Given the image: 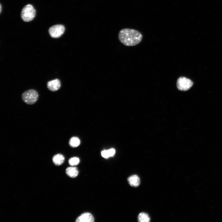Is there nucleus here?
I'll return each mask as SVG.
<instances>
[{"instance_id":"f257e3e1","label":"nucleus","mask_w":222,"mask_h":222,"mask_svg":"<svg viewBox=\"0 0 222 222\" xmlns=\"http://www.w3.org/2000/svg\"><path fill=\"white\" fill-rule=\"evenodd\" d=\"M118 36L120 42L127 46L137 45L141 42L142 38V35L139 31L130 28H124L121 30Z\"/></svg>"},{"instance_id":"f03ea898","label":"nucleus","mask_w":222,"mask_h":222,"mask_svg":"<svg viewBox=\"0 0 222 222\" xmlns=\"http://www.w3.org/2000/svg\"><path fill=\"white\" fill-rule=\"evenodd\" d=\"M39 94L37 91L33 89H29L23 93L22 98L23 101L28 105H32L37 101Z\"/></svg>"},{"instance_id":"7ed1b4c3","label":"nucleus","mask_w":222,"mask_h":222,"mask_svg":"<svg viewBox=\"0 0 222 222\" xmlns=\"http://www.w3.org/2000/svg\"><path fill=\"white\" fill-rule=\"evenodd\" d=\"M36 14V11L33 6L27 4L22 9L21 17L25 22H28L32 20Z\"/></svg>"},{"instance_id":"20e7f679","label":"nucleus","mask_w":222,"mask_h":222,"mask_svg":"<svg viewBox=\"0 0 222 222\" xmlns=\"http://www.w3.org/2000/svg\"><path fill=\"white\" fill-rule=\"evenodd\" d=\"M193 84V82L191 80L184 76L179 77L176 82L177 88L181 91H187L192 87Z\"/></svg>"},{"instance_id":"39448f33","label":"nucleus","mask_w":222,"mask_h":222,"mask_svg":"<svg viewBox=\"0 0 222 222\" xmlns=\"http://www.w3.org/2000/svg\"><path fill=\"white\" fill-rule=\"evenodd\" d=\"M65 30L64 26L61 24L54 25L49 29V33L53 38H58L60 37L64 33Z\"/></svg>"},{"instance_id":"423d86ee","label":"nucleus","mask_w":222,"mask_h":222,"mask_svg":"<svg viewBox=\"0 0 222 222\" xmlns=\"http://www.w3.org/2000/svg\"><path fill=\"white\" fill-rule=\"evenodd\" d=\"M61 86L60 80L58 79L49 81L47 82V86L49 90L52 92L58 90Z\"/></svg>"},{"instance_id":"0eeeda50","label":"nucleus","mask_w":222,"mask_h":222,"mask_svg":"<svg viewBox=\"0 0 222 222\" xmlns=\"http://www.w3.org/2000/svg\"><path fill=\"white\" fill-rule=\"evenodd\" d=\"M76 222H93L94 218L91 214L85 212L81 214L76 219Z\"/></svg>"},{"instance_id":"6e6552de","label":"nucleus","mask_w":222,"mask_h":222,"mask_svg":"<svg viewBox=\"0 0 222 222\" xmlns=\"http://www.w3.org/2000/svg\"><path fill=\"white\" fill-rule=\"evenodd\" d=\"M128 181L130 185L134 187L138 186L140 183V179L137 175L130 176L128 178Z\"/></svg>"},{"instance_id":"1a4fd4ad","label":"nucleus","mask_w":222,"mask_h":222,"mask_svg":"<svg viewBox=\"0 0 222 222\" xmlns=\"http://www.w3.org/2000/svg\"><path fill=\"white\" fill-rule=\"evenodd\" d=\"M67 175L71 178H75L78 175L79 171L77 167H69L66 170Z\"/></svg>"},{"instance_id":"9d476101","label":"nucleus","mask_w":222,"mask_h":222,"mask_svg":"<svg viewBox=\"0 0 222 222\" xmlns=\"http://www.w3.org/2000/svg\"><path fill=\"white\" fill-rule=\"evenodd\" d=\"M64 158L62 154H58L54 156L52 158L53 163L56 166L61 165L64 162Z\"/></svg>"},{"instance_id":"9b49d317","label":"nucleus","mask_w":222,"mask_h":222,"mask_svg":"<svg viewBox=\"0 0 222 222\" xmlns=\"http://www.w3.org/2000/svg\"><path fill=\"white\" fill-rule=\"evenodd\" d=\"M138 220L139 222H149L150 221V218L147 213L141 212L138 215Z\"/></svg>"},{"instance_id":"f8f14e48","label":"nucleus","mask_w":222,"mask_h":222,"mask_svg":"<svg viewBox=\"0 0 222 222\" xmlns=\"http://www.w3.org/2000/svg\"><path fill=\"white\" fill-rule=\"evenodd\" d=\"M80 143L79 139L76 137H73L71 138L69 141V144L70 146L72 147H76L78 146Z\"/></svg>"},{"instance_id":"ddd939ff","label":"nucleus","mask_w":222,"mask_h":222,"mask_svg":"<svg viewBox=\"0 0 222 222\" xmlns=\"http://www.w3.org/2000/svg\"><path fill=\"white\" fill-rule=\"evenodd\" d=\"M80 162V159L76 157L71 158L68 160L69 164L71 166H73L78 165Z\"/></svg>"},{"instance_id":"4468645a","label":"nucleus","mask_w":222,"mask_h":222,"mask_svg":"<svg viewBox=\"0 0 222 222\" xmlns=\"http://www.w3.org/2000/svg\"><path fill=\"white\" fill-rule=\"evenodd\" d=\"M101 155L105 158H108L110 157L108 150H104L102 151Z\"/></svg>"},{"instance_id":"2eb2a0df","label":"nucleus","mask_w":222,"mask_h":222,"mask_svg":"<svg viewBox=\"0 0 222 222\" xmlns=\"http://www.w3.org/2000/svg\"><path fill=\"white\" fill-rule=\"evenodd\" d=\"M110 157H112L115 154V151L114 149L111 148L108 150Z\"/></svg>"},{"instance_id":"dca6fc26","label":"nucleus","mask_w":222,"mask_h":222,"mask_svg":"<svg viewBox=\"0 0 222 222\" xmlns=\"http://www.w3.org/2000/svg\"><path fill=\"white\" fill-rule=\"evenodd\" d=\"M1 8H2V6H1V4L0 5V12H1Z\"/></svg>"}]
</instances>
